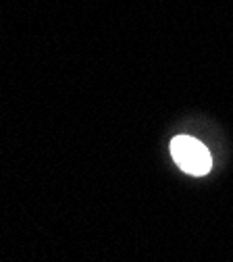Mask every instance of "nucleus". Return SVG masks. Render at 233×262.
<instances>
[{
	"instance_id": "1",
	"label": "nucleus",
	"mask_w": 233,
	"mask_h": 262,
	"mask_svg": "<svg viewBox=\"0 0 233 262\" xmlns=\"http://www.w3.org/2000/svg\"><path fill=\"white\" fill-rule=\"evenodd\" d=\"M171 156L183 173L194 177H202L213 169L208 148L192 136H175L171 142Z\"/></svg>"
}]
</instances>
